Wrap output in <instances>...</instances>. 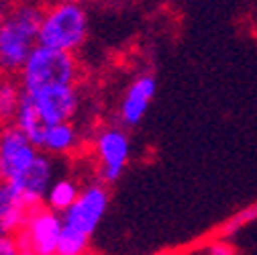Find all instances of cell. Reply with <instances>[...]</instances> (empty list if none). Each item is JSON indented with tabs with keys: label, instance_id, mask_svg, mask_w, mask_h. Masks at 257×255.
<instances>
[{
	"label": "cell",
	"instance_id": "9a60e30c",
	"mask_svg": "<svg viewBox=\"0 0 257 255\" xmlns=\"http://www.w3.org/2000/svg\"><path fill=\"white\" fill-rule=\"evenodd\" d=\"M80 190H82V188H80L72 178H57V180L51 184L49 192H47V196H45V204H49V206L55 208L57 212H63V210H68V208L76 202Z\"/></svg>",
	"mask_w": 257,
	"mask_h": 255
},
{
	"label": "cell",
	"instance_id": "7a4b0ae2",
	"mask_svg": "<svg viewBox=\"0 0 257 255\" xmlns=\"http://www.w3.org/2000/svg\"><path fill=\"white\" fill-rule=\"evenodd\" d=\"M19 76L23 90L27 94H33L53 84H76L80 78V66L72 51L37 43Z\"/></svg>",
	"mask_w": 257,
	"mask_h": 255
},
{
	"label": "cell",
	"instance_id": "7c38bea8",
	"mask_svg": "<svg viewBox=\"0 0 257 255\" xmlns=\"http://www.w3.org/2000/svg\"><path fill=\"white\" fill-rule=\"evenodd\" d=\"M80 143L78 129L72 124V120H63V122H53L47 124L41 151L49 155H70Z\"/></svg>",
	"mask_w": 257,
	"mask_h": 255
},
{
	"label": "cell",
	"instance_id": "52a82bcc",
	"mask_svg": "<svg viewBox=\"0 0 257 255\" xmlns=\"http://www.w3.org/2000/svg\"><path fill=\"white\" fill-rule=\"evenodd\" d=\"M94 155L98 162V178L104 184L116 182L131 155V141L120 126H104L94 137Z\"/></svg>",
	"mask_w": 257,
	"mask_h": 255
},
{
	"label": "cell",
	"instance_id": "4fadbf2b",
	"mask_svg": "<svg viewBox=\"0 0 257 255\" xmlns=\"http://www.w3.org/2000/svg\"><path fill=\"white\" fill-rule=\"evenodd\" d=\"M19 129L33 141L39 149H41V143H43V135H45V129H47V122L43 118V114L39 112L35 100L31 94L23 92V100L19 104V110H17V116L13 120Z\"/></svg>",
	"mask_w": 257,
	"mask_h": 255
},
{
	"label": "cell",
	"instance_id": "ffe728a7",
	"mask_svg": "<svg viewBox=\"0 0 257 255\" xmlns=\"http://www.w3.org/2000/svg\"><path fill=\"white\" fill-rule=\"evenodd\" d=\"M55 3H82V0H55Z\"/></svg>",
	"mask_w": 257,
	"mask_h": 255
},
{
	"label": "cell",
	"instance_id": "6da1fadb",
	"mask_svg": "<svg viewBox=\"0 0 257 255\" xmlns=\"http://www.w3.org/2000/svg\"><path fill=\"white\" fill-rule=\"evenodd\" d=\"M45 9L37 3L15 5L7 11V17L0 27V72L19 74L27 57L39 43V29Z\"/></svg>",
	"mask_w": 257,
	"mask_h": 255
},
{
	"label": "cell",
	"instance_id": "ac0fdd59",
	"mask_svg": "<svg viewBox=\"0 0 257 255\" xmlns=\"http://www.w3.org/2000/svg\"><path fill=\"white\" fill-rule=\"evenodd\" d=\"M204 251L210 253V255H231V253H235L233 245L227 243V241H214V243H210Z\"/></svg>",
	"mask_w": 257,
	"mask_h": 255
},
{
	"label": "cell",
	"instance_id": "9c48e42d",
	"mask_svg": "<svg viewBox=\"0 0 257 255\" xmlns=\"http://www.w3.org/2000/svg\"><path fill=\"white\" fill-rule=\"evenodd\" d=\"M155 90H157L155 78L149 74L137 76L128 84L124 96L120 100V108H118V116L124 126H135L143 120V116L155 96Z\"/></svg>",
	"mask_w": 257,
	"mask_h": 255
},
{
	"label": "cell",
	"instance_id": "277c9868",
	"mask_svg": "<svg viewBox=\"0 0 257 255\" xmlns=\"http://www.w3.org/2000/svg\"><path fill=\"white\" fill-rule=\"evenodd\" d=\"M63 231V216L49 204L31 206L23 229L17 233L19 253L25 255H53L57 253Z\"/></svg>",
	"mask_w": 257,
	"mask_h": 255
},
{
	"label": "cell",
	"instance_id": "8fae6325",
	"mask_svg": "<svg viewBox=\"0 0 257 255\" xmlns=\"http://www.w3.org/2000/svg\"><path fill=\"white\" fill-rule=\"evenodd\" d=\"M31 204L17 184L0 180V235H17L29 216Z\"/></svg>",
	"mask_w": 257,
	"mask_h": 255
},
{
	"label": "cell",
	"instance_id": "8992f818",
	"mask_svg": "<svg viewBox=\"0 0 257 255\" xmlns=\"http://www.w3.org/2000/svg\"><path fill=\"white\" fill-rule=\"evenodd\" d=\"M108 200H110V194H108V188L102 180L84 186L80 190L76 202L68 210L61 212L63 225L78 229L92 237L108 208Z\"/></svg>",
	"mask_w": 257,
	"mask_h": 255
},
{
	"label": "cell",
	"instance_id": "d6986e66",
	"mask_svg": "<svg viewBox=\"0 0 257 255\" xmlns=\"http://www.w3.org/2000/svg\"><path fill=\"white\" fill-rule=\"evenodd\" d=\"M5 17H7V9H5V5H3V0H0V27H3Z\"/></svg>",
	"mask_w": 257,
	"mask_h": 255
},
{
	"label": "cell",
	"instance_id": "5bb4252c",
	"mask_svg": "<svg viewBox=\"0 0 257 255\" xmlns=\"http://www.w3.org/2000/svg\"><path fill=\"white\" fill-rule=\"evenodd\" d=\"M23 86L15 82L9 74L0 78V126L11 124L17 116L19 104L23 100Z\"/></svg>",
	"mask_w": 257,
	"mask_h": 255
},
{
	"label": "cell",
	"instance_id": "30bf717a",
	"mask_svg": "<svg viewBox=\"0 0 257 255\" xmlns=\"http://www.w3.org/2000/svg\"><path fill=\"white\" fill-rule=\"evenodd\" d=\"M53 182H55V166L51 162L49 153L41 151L39 157L35 159V164L13 184L19 186V190L27 198V202L31 206H35V204L45 202V196H47Z\"/></svg>",
	"mask_w": 257,
	"mask_h": 255
},
{
	"label": "cell",
	"instance_id": "5b68a950",
	"mask_svg": "<svg viewBox=\"0 0 257 255\" xmlns=\"http://www.w3.org/2000/svg\"><path fill=\"white\" fill-rule=\"evenodd\" d=\"M41 149L15 122L0 126V180L17 182L35 164Z\"/></svg>",
	"mask_w": 257,
	"mask_h": 255
},
{
	"label": "cell",
	"instance_id": "2e32d148",
	"mask_svg": "<svg viewBox=\"0 0 257 255\" xmlns=\"http://www.w3.org/2000/svg\"><path fill=\"white\" fill-rule=\"evenodd\" d=\"M88 245H90V235L63 225L57 245V255H82L88 251Z\"/></svg>",
	"mask_w": 257,
	"mask_h": 255
},
{
	"label": "cell",
	"instance_id": "e0dca14e",
	"mask_svg": "<svg viewBox=\"0 0 257 255\" xmlns=\"http://www.w3.org/2000/svg\"><path fill=\"white\" fill-rule=\"evenodd\" d=\"M19 243L17 235H0V255H17Z\"/></svg>",
	"mask_w": 257,
	"mask_h": 255
},
{
	"label": "cell",
	"instance_id": "ba28073f",
	"mask_svg": "<svg viewBox=\"0 0 257 255\" xmlns=\"http://www.w3.org/2000/svg\"><path fill=\"white\" fill-rule=\"evenodd\" d=\"M47 124L72 120L80 106L76 84H53L31 94Z\"/></svg>",
	"mask_w": 257,
	"mask_h": 255
},
{
	"label": "cell",
	"instance_id": "3957f363",
	"mask_svg": "<svg viewBox=\"0 0 257 255\" xmlns=\"http://www.w3.org/2000/svg\"><path fill=\"white\" fill-rule=\"evenodd\" d=\"M88 37V15L80 3H55L43 13L39 43L76 53Z\"/></svg>",
	"mask_w": 257,
	"mask_h": 255
}]
</instances>
